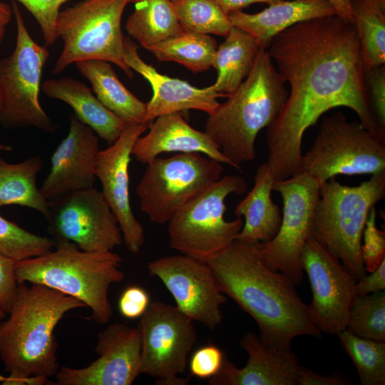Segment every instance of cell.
Wrapping results in <instances>:
<instances>
[{"mask_svg":"<svg viewBox=\"0 0 385 385\" xmlns=\"http://www.w3.org/2000/svg\"><path fill=\"white\" fill-rule=\"evenodd\" d=\"M267 51L290 86L281 112L267 130L266 163L274 181L301 172L304 132L333 108H351L364 128L381 134L370 109L352 22L336 14L297 23L277 34Z\"/></svg>","mask_w":385,"mask_h":385,"instance_id":"obj_1","label":"cell"},{"mask_svg":"<svg viewBox=\"0 0 385 385\" xmlns=\"http://www.w3.org/2000/svg\"><path fill=\"white\" fill-rule=\"evenodd\" d=\"M259 245L235 240L206 261L221 292L253 318L260 340L271 349L291 350L300 336L320 339L295 284L265 264Z\"/></svg>","mask_w":385,"mask_h":385,"instance_id":"obj_2","label":"cell"},{"mask_svg":"<svg viewBox=\"0 0 385 385\" xmlns=\"http://www.w3.org/2000/svg\"><path fill=\"white\" fill-rule=\"evenodd\" d=\"M19 283L6 320L0 321V360L10 385H43L60 366L54 331L78 299L36 283Z\"/></svg>","mask_w":385,"mask_h":385,"instance_id":"obj_3","label":"cell"},{"mask_svg":"<svg viewBox=\"0 0 385 385\" xmlns=\"http://www.w3.org/2000/svg\"><path fill=\"white\" fill-rule=\"evenodd\" d=\"M284 84L267 48H262L246 80L208 115L205 132L231 166L240 168L255 159L258 133L276 119L287 98Z\"/></svg>","mask_w":385,"mask_h":385,"instance_id":"obj_4","label":"cell"},{"mask_svg":"<svg viewBox=\"0 0 385 385\" xmlns=\"http://www.w3.org/2000/svg\"><path fill=\"white\" fill-rule=\"evenodd\" d=\"M55 242V250L16 262L18 283L41 284L73 297L91 309L93 320L107 323L113 314L109 289L125 276L121 257L113 251L86 252L68 241Z\"/></svg>","mask_w":385,"mask_h":385,"instance_id":"obj_5","label":"cell"},{"mask_svg":"<svg viewBox=\"0 0 385 385\" xmlns=\"http://www.w3.org/2000/svg\"><path fill=\"white\" fill-rule=\"evenodd\" d=\"M385 196V171L371 175L357 186L342 185L332 178L319 186L312 235L354 274L367 272L361 246L369 213Z\"/></svg>","mask_w":385,"mask_h":385,"instance_id":"obj_6","label":"cell"},{"mask_svg":"<svg viewBox=\"0 0 385 385\" xmlns=\"http://www.w3.org/2000/svg\"><path fill=\"white\" fill-rule=\"evenodd\" d=\"M132 0H83L60 11L56 22L62 51L51 73L57 75L78 61L98 59L118 66L130 78L124 58L121 19Z\"/></svg>","mask_w":385,"mask_h":385,"instance_id":"obj_7","label":"cell"},{"mask_svg":"<svg viewBox=\"0 0 385 385\" xmlns=\"http://www.w3.org/2000/svg\"><path fill=\"white\" fill-rule=\"evenodd\" d=\"M246 190L242 177H221L168 222L170 247L205 262L220 253L236 240L243 226L241 217L225 220V201L229 195Z\"/></svg>","mask_w":385,"mask_h":385,"instance_id":"obj_8","label":"cell"},{"mask_svg":"<svg viewBox=\"0 0 385 385\" xmlns=\"http://www.w3.org/2000/svg\"><path fill=\"white\" fill-rule=\"evenodd\" d=\"M11 9L17 35L14 50L0 61V123L8 128L33 127L54 133L56 125L39 102L41 78L49 51L31 38L14 0Z\"/></svg>","mask_w":385,"mask_h":385,"instance_id":"obj_9","label":"cell"},{"mask_svg":"<svg viewBox=\"0 0 385 385\" xmlns=\"http://www.w3.org/2000/svg\"><path fill=\"white\" fill-rule=\"evenodd\" d=\"M385 171V135L348 121L342 112L324 118L311 148L302 155L301 172L321 185L339 175Z\"/></svg>","mask_w":385,"mask_h":385,"instance_id":"obj_10","label":"cell"},{"mask_svg":"<svg viewBox=\"0 0 385 385\" xmlns=\"http://www.w3.org/2000/svg\"><path fill=\"white\" fill-rule=\"evenodd\" d=\"M222 172L221 163L199 153L157 157L147 164L136 188L140 210L152 222L166 223L217 181Z\"/></svg>","mask_w":385,"mask_h":385,"instance_id":"obj_11","label":"cell"},{"mask_svg":"<svg viewBox=\"0 0 385 385\" xmlns=\"http://www.w3.org/2000/svg\"><path fill=\"white\" fill-rule=\"evenodd\" d=\"M141 343L140 374L156 379L155 384L186 385L188 357L197 339L192 321L176 306L150 302L137 327Z\"/></svg>","mask_w":385,"mask_h":385,"instance_id":"obj_12","label":"cell"},{"mask_svg":"<svg viewBox=\"0 0 385 385\" xmlns=\"http://www.w3.org/2000/svg\"><path fill=\"white\" fill-rule=\"evenodd\" d=\"M319 186L310 175L300 172L287 179L274 181L272 187L282 199V221L272 240L260 242V252L268 267L281 272L295 285L303 279L301 255L312 234Z\"/></svg>","mask_w":385,"mask_h":385,"instance_id":"obj_13","label":"cell"},{"mask_svg":"<svg viewBox=\"0 0 385 385\" xmlns=\"http://www.w3.org/2000/svg\"><path fill=\"white\" fill-rule=\"evenodd\" d=\"M48 202L46 219L56 240L68 241L92 252L113 251L123 242L116 217L102 192L94 187Z\"/></svg>","mask_w":385,"mask_h":385,"instance_id":"obj_14","label":"cell"},{"mask_svg":"<svg viewBox=\"0 0 385 385\" xmlns=\"http://www.w3.org/2000/svg\"><path fill=\"white\" fill-rule=\"evenodd\" d=\"M301 267L312 289V322L320 332L338 334L345 330L356 297V277L312 234L303 247Z\"/></svg>","mask_w":385,"mask_h":385,"instance_id":"obj_15","label":"cell"},{"mask_svg":"<svg viewBox=\"0 0 385 385\" xmlns=\"http://www.w3.org/2000/svg\"><path fill=\"white\" fill-rule=\"evenodd\" d=\"M150 275L160 279L177 308L192 322L214 330L222 321L227 301L207 263L185 255L165 256L148 264Z\"/></svg>","mask_w":385,"mask_h":385,"instance_id":"obj_16","label":"cell"},{"mask_svg":"<svg viewBox=\"0 0 385 385\" xmlns=\"http://www.w3.org/2000/svg\"><path fill=\"white\" fill-rule=\"evenodd\" d=\"M98 356L88 366L59 368L58 385H130L140 374V337L138 328L113 323L97 334Z\"/></svg>","mask_w":385,"mask_h":385,"instance_id":"obj_17","label":"cell"},{"mask_svg":"<svg viewBox=\"0 0 385 385\" xmlns=\"http://www.w3.org/2000/svg\"><path fill=\"white\" fill-rule=\"evenodd\" d=\"M148 128L146 123L125 124L120 137L108 148L98 151L95 165L101 192L117 218L123 241L132 253L140 250L145 236L130 206L128 168L133 145Z\"/></svg>","mask_w":385,"mask_h":385,"instance_id":"obj_18","label":"cell"},{"mask_svg":"<svg viewBox=\"0 0 385 385\" xmlns=\"http://www.w3.org/2000/svg\"><path fill=\"white\" fill-rule=\"evenodd\" d=\"M98 137L74 113L70 115L68 133L53 152L50 171L40 188L48 201L93 187Z\"/></svg>","mask_w":385,"mask_h":385,"instance_id":"obj_19","label":"cell"},{"mask_svg":"<svg viewBox=\"0 0 385 385\" xmlns=\"http://www.w3.org/2000/svg\"><path fill=\"white\" fill-rule=\"evenodd\" d=\"M123 45L127 65L143 76L152 88V98L146 103V123L165 114L190 109L210 115L220 104L217 98L226 96L216 92L212 86L198 88L187 81L160 73L140 57L138 46L129 37L124 36Z\"/></svg>","mask_w":385,"mask_h":385,"instance_id":"obj_20","label":"cell"},{"mask_svg":"<svg viewBox=\"0 0 385 385\" xmlns=\"http://www.w3.org/2000/svg\"><path fill=\"white\" fill-rule=\"evenodd\" d=\"M240 346L248 354L245 366L238 368L226 356L210 385H298L301 366L292 350L271 349L252 332L245 334Z\"/></svg>","mask_w":385,"mask_h":385,"instance_id":"obj_21","label":"cell"},{"mask_svg":"<svg viewBox=\"0 0 385 385\" xmlns=\"http://www.w3.org/2000/svg\"><path fill=\"white\" fill-rule=\"evenodd\" d=\"M148 124V132L135 141L131 155L148 164L163 153H199L230 165L229 160L205 132L191 127L182 112L157 117Z\"/></svg>","mask_w":385,"mask_h":385,"instance_id":"obj_22","label":"cell"},{"mask_svg":"<svg viewBox=\"0 0 385 385\" xmlns=\"http://www.w3.org/2000/svg\"><path fill=\"white\" fill-rule=\"evenodd\" d=\"M336 14L329 0H284L256 14L239 10L228 15L233 26L256 37L267 48L272 39L287 28L312 19Z\"/></svg>","mask_w":385,"mask_h":385,"instance_id":"obj_23","label":"cell"},{"mask_svg":"<svg viewBox=\"0 0 385 385\" xmlns=\"http://www.w3.org/2000/svg\"><path fill=\"white\" fill-rule=\"evenodd\" d=\"M41 88L48 98L69 105L75 115L109 145L121 135L125 123L81 81L68 76L51 78L44 81Z\"/></svg>","mask_w":385,"mask_h":385,"instance_id":"obj_24","label":"cell"},{"mask_svg":"<svg viewBox=\"0 0 385 385\" xmlns=\"http://www.w3.org/2000/svg\"><path fill=\"white\" fill-rule=\"evenodd\" d=\"M274 179L265 163L257 169L255 184L236 206L235 214L245 221L236 240L247 242H266L277 233L282 214L271 198Z\"/></svg>","mask_w":385,"mask_h":385,"instance_id":"obj_25","label":"cell"},{"mask_svg":"<svg viewBox=\"0 0 385 385\" xmlns=\"http://www.w3.org/2000/svg\"><path fill=\"white\" fill-rule=\"evenodd\" d=\"M75 65L91 82L98 100L125 124L145 123L146 103L124 86L111 63L91 59L78 61Z\"/></svg>","mask_w":385,"mask_h":385,"instance_id":"obj_26","label":"cell"},{"mask_svg":"<svg viewBox=\"0 0 385 385\" xmlns=\"http://www.w3.org/2000/svg\"><path fill=\"white\" fill-rule=\"evenodd\" d=\"M262 48L265 47L256 37L232 26L215 51L212 67L217 78L213 89L226 96L234 91L250 73Z\"/></svg>","mask_w":385,"mask_h":385,"instance_id":"obj_27","label":"cell"},{"mask_svg":"<svg viewBox=\"0 0 385 385\" xmlns=\"http://www.w3.org/2000/svg\"><path fill=\"white\" fill-rule=\"evenodd\" d=\"M43 165L38 155L18 163H7L0 156V207L11 205L27 207L46 217L49 202L36 185L37 175Z\"/></svg>","mask_w":385,"mask_h":385,"instance_id":"obj_28","label":"cell"},{"mask_svg":"<svg viewBox=\"0 0 385 385\" xmlns=\"http://www.w3.org/2000/svg\"><path fill=\"white\" fill-rule=\"evenodd\" d=\"M131 3L134 11L127 19L125 29L145 49L184 33L171 0H132Z\"/></svg>","mask_w":385,"mask_h":385,"instance_id":"obj_29","label":"cell"},{"mask_svg":"<svg viewBox=\"0 0 385 385\" xmlns=\"http://www.w3.org/2000/svg\"><path fill=\"white\" fill-rule=\"evenodd\" d=\"M364 68L385 63V0H350Z\"/></svg>","mask_w":385,"mask_h":385,"instance_id":"obj_30","label":"cell"},{"mask_svg":"<svg viewBox=\"0 0 385 385\" xmlns=\"http://www.w3.org/2000/svg\"><path fill=\"white\" fill-rule=\"evenodd\" d=\"M216 40L208 34L184 32L147 48L158 61L178 63L193 73L212 66Z\"/></svg>","mask_w":385,"mask_h":385,"instance_id":"obj_31","label":"cell"},{"mask_svg":"<svg viewBox=\"0 0 385 385\" xmlns=\"http://www.w3.org/2000/svg\"><path fill=\"white\" fill-rule=\"evenodd\" d=\"M184 32L226 36L232 28L229 15L215 0H171Z\"/></svg>","mask_w":385,"mask_h":385,"instance_id":"obj_32","label":"cell"},{"mask_svg":"<svg viewBox=\"0 0 385 385\" xmlns=\"http://www.w3.org/2000/svg\"><path fill=\"white\" fill-rule=\"evenodd\" d=\"M340 344L354 363L362 385L385 384V342L356 336L347 330L338 334Z\"/></svg>","mask_w":385,"mask_h":385,"instance_id":"obj_33","label":"cell"},{"mask_svg":"<svg viewBox=\"0 0 385 385\" xmlns=\"http://www.w3.org/2000/svg\"><path fill=\"white\" fill-rule=\"evenodd\" d=\"M346 330L360 337L385 342V291L356 295Z\"/></svg>","mask_w":385,"mask_h":385,"instance_id":"obj_34","label":"cell"},{"mask_svg":"<svg viewBox=\"0 0 385 385\" xmlns=\"http://www.w3.org/2000/svg\"><path fill=\"white\" fill-rule=\"evenodd\" d=\"M54 240L31 232L0 215V253L21 261L52 250Z\"/></svg>","mask_w":385,"mask_h":385,"instance_id":"obj_35","label":"cell"},{"mask_svg":"<svg viewBox=\"0 0 385 385\" xmlns=\"http://www.w3.org/2000/svg\"><path fill=\"white\" fill-rule=\"evenodd\" d=\"M361 251L367 272H371L385 259V233L376 226V211L373 207L368 215L363 232Z\"/></svg>","mask_w":385,"mask_h":385,"instance_id":"obj_36","label":"cell"},{"mask_svg":"<svg viewBox=\"0 0 385 385\" xmlns=\"http://www.w3.org/2000/svg\"><path fill=\"white\" fill-rule=\"evenodd\" d=\"M364 82L377 130L385 135V66L364 68Z\"/></svg>","mask_w":385,"mask_h":385,"instance_id":"obj_37","label":"cell"},{"mask_svg":"<svg viewBox=\"0 0 385 385\" xmlns=\"http://www.w3.org/2000/svg\"><path fill=\"white\" fill-rule=\"evenodd\" d=\"M34 16L38 22L46 46L57 39L56 22L60 8L68 0H18Z\"/></svg>","mask_w":385,"mask_h":385,"instance_id":"obj_38","label":"cell"},{"mask_svg":"<svg viewBox=\"0 0 385 385\" xmlns=\"http://www.w3.org/2000/svg\"><path fill=\"white\" fill-rule=\"evenodd\" d=\"M225 358L223 351L215 344L199 347L188 362L190 376L209 380L219 373Z\"/></svg>","mask_w":385,"mask_h":385,"instance_id":"obj_39","label":"cell"},{"mask_svg":"<svg viewBox=\"0 0 385 385\" xmlns=\"http://www.w3.org/2000/svg\"><path fill=\"white\" fill-rule=\"evenodd\" d=\"M16 262L0 253V310L6 314L11 309L18 288Z\"/></svg>","mask_w":385,"mask_h":385,"instance_id":"obj_40","label":"cell"},{"mask_svg":"<svg viewBox=\"0 0 385 385\" xmlns=\"http://www.w3.org/2000/svg\"><path fill=\"white\" fill-rule=\"evenodd\" d=\"M150 297L143 287L132 285L127 287L118 299V309L125 318L133 319L140 317L150 304Z\"/></svg>","mask_w":385,"mask_h":385,"instance_id":"obj_41","label":"cell"},{"mask_svg":"<svg viewBox=\"0 0 385 385\" xmlns=\"http://www.w3.org/2000/svg\"><path fill=\"white\" fill-rule=\"evenodd\" d=\"M369 274L356 282V295H364L385 290V259Z\"/></svg>","mask_w":385,"mask_h":385,"instance_id":"obj_42","label":"cell"},{"mask_svg":"<svg viewBox=\"0 0 385 385\" xmlns=\"http://www.w3.org/2000/svg\"><path fill=\"white\" fill-rule=\"evenodd\" d=\"M351 381L339 374L321 375L301 366L298 385H348Z\"/></svg>","mask_w":385,"mask_h":385,"instance_id":"obj_43","label":"cell"},{"mask_svg":"<svg viewBox=\"0 0 385 385\" xmlns=\"http://www.w3.org/2000/svg\"><path fill=\"white\" fill-rule=\"evenodd\" d=\"M224 11L229 14L255 3H266L268 5L278 3L284 0H215Z\"/></svg>","mask_w":385,"mask_h":385,"instance_id":"obj_44","label":"cell"},{"mask_svg":"<svg viewBox=\"0 0 385 385\" xmlns=\"http://www.w3.org/2000/svg\"><path fill=\"white\" fill-rule=\"evenodd\" d=\"M329 1L334 6L338 16L353 23L350 0H329Z\"/></svg>","mask_w":385,"mask_h":385,"instance_id":"obj_45","label":"cell"},{"mask_svg":"<svg viewBox=\"0 0 385 385\" xmlns=\"http://www.w3.org/2000/svg\"><path fill=\"white\" fill-rule=\"evenodd\" d=\"M12 14L11 7L0 1V19L8 24L11 19Z\"/></svg>","mask_w":385,"mask_h":385,"instance_id":"obj_46","label":"cell"},{"mask_svg":"<svg viewBox=\"0 0 385 385\" xmlns=\"http://www.w3.org/2000/svg\"><path fill=\"white\" fill-rule=\"evenodd\" d=\"M7 23L0 19V45L3 41L4 34H5V27Z\"/></svg>","mask_w":385,"mask_h":385,"instance_id":"obj_47","label":"cell"},{"mask_svg":"<svg viewBox=\"0 0 385 385\" xmlns=\"http://www.w3.org/2000/svg\"><path fill=\"white\" fill-rule=\"evenodd\" d=\"M11 380L9 376L0 375V382L4 385H10Z\"/></svg>","mask_w":385,"mask_h":385,"instance_id":"obj_48","label":"cell"},{"mask_svg":"<svg viewBox=\"0 0 385 385\" xmlns=\"http://www.w3.org/2000/svg\"><path fill=\"white\" fill-rule=\"evenodd\" d=\"M11 150H12V147L11 145L4 144L0 142V151L9 152Z\"/></svg>","mask_w":385,"mask_h":385,"instance_id":"obj_49","label":"cell"},{"mask_svg":"<svg viewBox=\"0 0 385 385\" xmlns=\"http://www.w3.org/2000/svg\"><path fill=\"white\" fill-rule=\"evenodd\" d=\"M6 316V314L4 313L1 310H0V321L4 319Z\"/></svg>","mask_w":385,"mask_h":385,"instance_id":"obj_50","label":"cell"}]
</instances>
